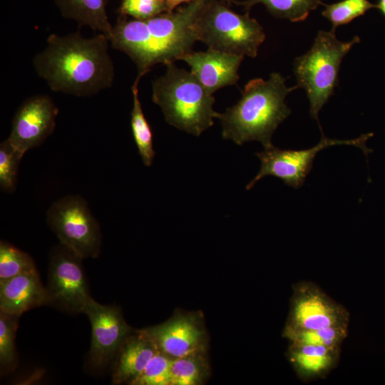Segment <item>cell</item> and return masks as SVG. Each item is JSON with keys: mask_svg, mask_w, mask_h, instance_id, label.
Returning a JSON list of instances; mask_svg holds the SVG:
<instances>
[{"mask_svg": "<svg viewBox=\"0 0 385 385\" xmlns=\"http://www.w3.org/2000/svg\"><path fill=\"white\" fill-rule=\"evenodd\" d=\"M376 8L380 11L385 18V0H378Z\"/></svg>", "mask_w": 385, "mask_h": 385, "instance_id": "cell-30", "label": "cell"}, {"mask_svg": "<svg viewBox=\"0 0 385 385\" xmlns=\"http://www.w3.org/2000/svg\"><path fill=\"white\" fill-rule=\"evenodd\" d=\"M43 305H46V287L37 270L0 281L1 312L21 316Z\"/></svg>", "mask_w": 385, "mask_h": 385, "instance_id": "cell-15", "label": "cell"}, {"mask_svg": "<svg viewBox=\"0 0 385 385\" xmlns=\"http://www.w3.org/2000/svg\"><path fill=\"white\" fill-rule=\"evenodd\" d=\"M23 155L8 139L0 144V188L6 193H13L16 188L18 171Z\"/></svg>", "mask_w": 385, "mask_h": 385, "instance_id": "cell-26", "label": "cell"}, {"mask_svg": "<svg viewBox=\"0 0 385 385\" xmlns=\"http://www.w3.org/2000/svg\"><path fill=\"white\" fill-rule=\"evenodd\" d=\"M141 78L136 77L131 86L133 108L130 113V127L139 155L145 166H150L155 156L152 129L143 113L138 96V84Z\"/></svg>", "mask_w": 385, "mask_h": 385, "instance_id": "cell-20", "label": "cell"}, {"mask_svg": "<svg viewBox=\"0 0 385 385\" xmlns=\"http://www.w3.org/2000/svg\"><path fill=\"white\" fill-rule=\"evenodd\" d=\"M220 1H221L222 3L225 4L226 5L231 6L232 4H233L234 0H220Z\"/></svg>", "mask_w": 385, "mask_h": 385, "instance_id": "cell-31", "label": "cell"}, {"mask_svg": "<svg viewBox=\"0 0 385 385\" xmlns=\"http://www.w3.org/2000/svg\"><path fill=\"white\" fill-rule=\"evenodd\" d=\"M168 8V12H172L179 6L188 4L194 0H165Z\"/></svg>", "mask_w": 385, "mask_h": 385, "instance_id": "cell-29", "label": "cell"}, {"mask_svg": "<svg viewBox=\"0 0 385 385\" xmlns=\"http://www.w3.org/2000/svg\"><path fill=\"white\" fill-rule=\"evenodd\" d=\"M171 358L158 351L150 360L134 385H171Z\"/></svg>", "mask_w": 385, "mask_h": 385, "instance_id": "cell-27", "label": "cell"}, {"mask_svg": "<svg viewBox=\"0 0 385 385\" xmlns=\"http://www.w3.org/2000/svg\"><path fill=\"white\" fill-rule=\"evenodd\" d=\"M83 314L91 326L88 365L93 370H103L113 361L131 329L116 306L103 305L92 299Z\"/></svg>", "mask_w": 385, "mask_h": 385, "instance_id": "cell-11", "label": "cell"}, {"mask_svg": "<svg viewBox=\"0 0 385 385\" xmlns=\"http://www.w3.org/2000/svg\"><path fill=\"white\" fill-rule=\"evenodd\" d=\"M286 79L281 73L272 72L268 80L249 81L240 101L217 114L222 138L239 145L252 140L259 141L265 148L272 145L274 132L292 112L285 98L299 88L297 85L287 87Z\"/></svg>", "mask_w": 385, "mask_h": 385, "instance_id": "cell-3", "label": "cell"}, {"mask_svg": "<svg viewBox=\"0 0 385 385\" xmlns=\"http://www.w3.org/2000/svg\"><path fill=\"white\" fill-rule=\"evenodd\" d=\"M103 34L87 38L80 32L50 34L32 63L37 75L55 92L78 97L97 94L112 86L115 71Z\"/></svg>", "mask_w": 385, "mask_h": 385, "instance_id": "cell-1", "label": "cell"}, {"mask_svg": "<svg viewBox=\"0 0 385 385\" xmlns=\"http://www.w3.org/2000/svg\"><path fill=\"white\" fill-rule=\"evenodd\" d=\"M206 1L194 0L146 20L120 16L110 43L133 61L142 78L155 65L175 63L192 51L197 41L194 24Z\"/></svg>", "mask_w": 385, "mask_h": 385, "instance_id": "cell-2", "label": "cell"}, {"mask_svg": "<svg viewBox=\"0 0 385 385\" xmlns=\"http://www.w3.org/2000/svg\"><path fill=\"white\" fill-rule=\"evenodd\" d=\"M322 5L324 9L322 11V15L331 22L333 31L364 15L369 9L376 8V4L371 3L369 0H341L333 4H323Z\"/></svg>", "mask_w": 385, "mask_h": 385, "instance_id": "cell-25", "label": "cell"}, {"mask_svg": "<svg viewBox=\"0 0 385 385\" xmlns=\"http://www.w3.org/2000/svg\"><path fill=\"white\" fill-rule=\"evenodd\" d=\"M197 41L210 48L255 58L266 38L262 26L250 12L240 14L220 0H207L195 24Z\"/></svg>", "mask_w": 385, "mask_h": 385, "instance_id": "cell-6", "label": "cell"}, {"mask_svg": "<svg viewBox=\"0 0 385 385\" xmlns=\"http://www.w3.org/2000/svg\"><path fill=\"white\" fill-rule=\"evenodd\" d=\"M359 41L358 36L349 41H341L335 31L321 30L310 49L295 58L293 71L297 86L305 90L310 103V115L318 122L320 110L338 86L344 57Z\"/></svg>", "mask_w": 385, "mask_h": 385, "instance_id": "cell-5", "label": "cell"}, {"mask_svg": "<svg viewBox=\"0 0 385 385\" xmlns=\"http://www.w3.org/2000/svg\"><path fill=\"white\" fill-rule=\"evenodd\" d=\"M158 351L153 340L143 330L130 334L113 359L112 383L133 384Z\"/></svg>", "mask_w": 385, "mask_h": 385, "instance_id": "cell-16", "label": "cell"}, {"mask_svg": "<svg viewBox=\"0 0 385 385\" xmlns=\"http://www.w3.org/2000/svg\"><path fill=\"white\" fill-rule=\"evenodd\" d=\"M372 135L368 133L356 139L342 140L328 138L322 133L319 143L304 150H282L272 145L256 153L260 160V169L247 185L246 189L250 190L257 181L268 175L281 179L289 187L299 188L303 185L319 151L332 145H350L361 148L366 155L370 150L366 148L365 143Z\"/></svg>", "mask_w": 385, "mask_h": 385, "instance_id": "cell-9", "label": "cell"}, {"mask_svg": "<svg viewBox=\"0 0 385 385\" xmlns=\"http://www.w3.org/2000/svg\"><path fill=\"white\" fill-rule=\"evenodd\" d=\"M58 114V108L49 96H31L16 110L7 139L24 155L53 133Z\"/></svg>", "mask_w": 385, "mask_h": 385, "instance_id": "cell-12", "label": "cell"}, {"mask_svg": "<svg viewBox=\"0 0 385 385\" xmlns=\"http://www.w3.org/2000/svg\"><path fill=\"white\" fill-rule=\"evenodd\" d=\"M263 4L274 17L291 22L304 21L309 13L323 4L322 0H243L233 1V4L250 12L257 4Z\"/></svg>", "mask_w": 385, "mask_h": 385, "instance_id": "cell-19", "label": "cell"}, {"mask_svg": "<svg viewBox=\"0 0 385 385\" xmlns=\"http://www.w3.org/2000/svg\"><path fill=\"white\" fill-rule=\"evenodd\" d=\"M152 100L168 124L195 136L212 126L218 114L213 109V95L190 71L174 63L152 81Z\"/></svg>", "mask_w": 385, "mask_h": 385, "instance_id": "cell-4", "label": "cell"}, {"mask_svg": "<svg viewBox=\"0 0 385 385\" xmlns=\"http://www.w3.org/2000/svg\"><path fill=\"white\" fill-rule=\"evenodd\" d=\"M46 221L60 244L83 259L98 257L100 225L83 197L69 195L57 200L48 208Z\"/></svg>", "mask_w": 385, "mask_h": 385, "instance_id": "cell-7", "label": "cell"}, {"mask_svg": "<svg viewBox=\"0 0 385 385\" xmlns=\"http://www.w3.org/2000/svg\"><path fill=\"white\" fill-rule=\"evenodd\" d=\"M349 324L312 330H283V337L289 343L325 346L341 349L348 334Z\"/></svg>", "mask_w": 385, "mask_h": 385, "instance_id": "cell-21", "label": "cell"}, {"mask_svg": "<svg viewBox=\"0 0 385 385\" xmlns=\"http://www.w3.org/2000/svg\"><path fill=\"white\" fill-rule=\"evenodd\" d=\"M20 316L0 311V370L1 375L13 371L18 363L15 339Z\"/></svg>", "mask_w": 385, "mask_h": 385, "instance_id": "cell-23", "label": "cell"}, {"mask_svg": "<svg viewBox=\"0 0 385 385\" xmlns=\"http://www.w3.org/2000/svg\"><path fill=\"white\" fill-rule=\"evenodd\" d=\"M349 314L319 287L299 282L292 287L289 312L284 329L300 331L349 324Z\"/></svg>", "mask_w": 385, "mask_h": 385, "instance_id": "cell-10", "label": "cell"}, {"mask_svg": "<svg viewBox=\"0 0 385 385\" xmlns=\"http://www.w3.org/2000/svg\"><path fill=\"white\" fill-rule=\"evenodd\" d=\"M35 270L31 256L8 242H0V281Z\"/></svg>", "mask_w": 385, "mask_h": 385, "instance_id": "cell-24", "label": "cell"}, {"mask_svg": "<svg viewBox=\"0 0 385 385\" xmlns=\"http://www.w3.org/2000/svg\"><path fill=\"white\" fill-rule=\"evenodd\" d=\"M83 259L60 244L49 255L46 305L71 313H83L93 299L83 269Z\"/></svg>", "mask_w": 385, "mask_h": 385, "instance_id": "cell-8", "label": "cell"}, {"mask_svg": "<svg viewBox=\"0 0 385 385\" xmlns=\"http://www.w3.org/2000/svg\"><path fill=\"white\" fill-rule=\"evenodd\" d=\"M245 56L208 48L205 51H194L183 55L180 60L187 63L190 72L199 82L213 94L216 91L237 85L239 68Z\"/></svg>", "mask_w": 385, "mask_h": 385, "instance_id": "cell-13", "label": "cell"}, {"mask_svg": "<svg viewBox=\"0 0 385 385\" xmlns=\"http://www.w3.org/2000/svg\"><path fill=\"white\" fill-rule=\"evenodd\" d=\"M143 330L171 359L203 352L204 331L192 316L180 315Z\"/></svg>", "mask_w": 385, "mask_h": 385, "instance_id": "cell-14", "label": "cell"}, {"mask_svg": "<svg viewBox=\"0 0 385 385\" xmlns=\"http://www.w3.org/2000/svg\"><path fill=\"white\" fill-rule=\"evenodd\" d=\"M340 349L321 345L289 343L287 357L303 381L322 378L337 365Z\"/></svg>", "mask_w": 385, "mask_h": 385, "instance_id": "cell-17", "label": "cell"}, {"mask_svg": "<svg viewBox=\"0 0 385 385\" xmlns=\"http://www.w3.org/2000/svg\"><path fill=\"white\" fill-rule=\"evenodd\" d=\"M61 14L66 19L104 34L110 41L113 26L106 6L108 0H54Z\"/></svg>", "mask_w": 385, "mask_h": 385, "instance_id": "cell-18", "label": "cell"}, {"mask_svg": "<svg viewBox=\"0 0 385 385\" xmlns=\"http://www.w3.org/2000/svg\"><path fill=\"white\" fill-rule=\"evenodd\" d=\"M118 11L120 16L146 20L168 12V8L165 0H121Z\"/></svg>", "mask_w": 385, "mask_h": 385, "instance_id": "cell-28", "label": "cell"}, {"mask_svg": "<svg viewBox=\"0 0 385 385\" xmlns=\"http://www.w3.org/2000/svg\"><path fill=\"white\" fill-rule=\"evenodd\" d=\"M202 353L171 359V385H197L202 382L207 372Z\"/></svg>", "mask_w": 385, "mask_h": 385, "instance_id": "cell-22", "label": "cell"}]
</instances>
